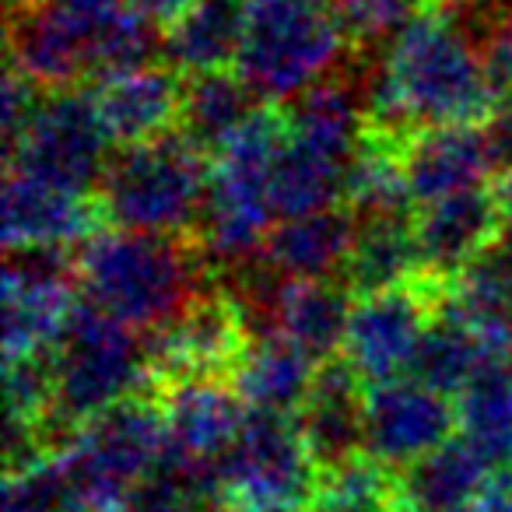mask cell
Here are the masks:
<instances>
[{"label":"cell","instance_id":"6da1fadb","mask_svg":"<svg viewBox=\"0 0 512 512\" xmlns=\"http://www.w3.org/2000/svg\"><path fill=\"white\" fill-rule=\"evenodd\" d=\"M355 71L365 130L400 144L435 127H484L502 106L484 43L435 0L390 39L379 60L358 46Z\"/></svg>","mask_w":512,"mask_h":512},{"label":"cell","instance_id":"7a4b0ae2","mask_svg":"<svg viewBox=\"0 0 512 512\" xmlns=\"http://www.w3.org/2000/svg\"><path fill=\"white\" fill-rule=\"evenodd\" d=\"M78 288L85 302L137 334H158L200 295L218 288L197 235L95 232L78 249Z\"/></svg>","mask_w":512,"mask_h":512},{"label":"cell","instance_id":"3957f363","mask_svg":"<svg viewBox=\"0 0 512 512\" xmlns=\"http://www.w3.org/2000/svg\"><path fill=\"white\" fill-rule=\"evenodd\" d=\"M355 50L334 0H246L235 74L264 106H288L341 74Z\"/></svg>","mask_w":512,"mask_h":512},{"label":"cell","instance_id":"277c9868","mask_svg":"<svg viewBox=\"0 0 512 512\" xmlns=\"http://www.w3.org/2000/svg\"><path fill=\"white\" fill-rule=\"evenodd\" d=\"M285 141L281 109L264 106L211 158L200 246L218 281L264 253L271 235V172Z\"/></svg>","mask_w":512,"mask_h":512},{"label":"cell","instance_id":"5b68a950","mask_svg":"<svg viewBox=\"0 0 512 512\" xmlns=\"http://www.w3.org/2000/svg\"><path fill=\"white\" fill-rule=\"evenodd\" d=\"M211 162L186 134L120 148L99 186L102 218L120 232L197 235L207 207Z\"/></svg>","mask_w":512,"mask_h":512},{"label":"cell","instance_id":"8992f818","mask_svg":"<svg viewBox=\"0 0 512 512\" xmlns=\"http://www.w3.org/2000/svg\"><path fill=\"white\" fill-rule=\"evenodd\" d=\"M53 376L57 404L50 439L53 449H64L78 428L151 390L148 344H141L137 330L116 323L92 302H78L53 351Z\"/></svg>","mask_w":512,"mask_h":512},{"label":"cell","instance_id":"52a82bcc","mask_svg":"<svg viewBox=\"0 0 512 512\" xmlns=\"http://www.w3.org/2000/svg\"><path fill=\"white\" fill-rule=\"evenodd\" d=\"M57 463L85 512H120L165 467V421L155 393L123 400L78 428L57 449Z\"/></svg>","mask_w":512,"mask_h":512},{"label":"cell","instance_id":"ba28073f","mask_svg":"<svg viewBox=\"0 0 512 512\" xmlns=\"http://www.w3.org/2000/svg\"><path fill=\"white\" fill-rule=\"evenodd\" d=\"M109 144L92 92H43L29 130L8 151V169H25L46 183L95 197L113 158Z\"/></svg>","mask_w":512,"mask_h":512},{"label":"cell","instance_id":"9c48e42d","mask_svg":"<svg viewBox=\"0 0 512 512\" xmlns=\"http://www.w3.org/2000/svg\"><path fill=\"white\" fill-rule=\"evenodd\" d=\"M78 256L67 249H11L4 271V355L8 362L53 355L78 299Z\"/></svg>","mask_w":512,"mask_h":512},{"label":"cell","instance_id":"30bf717a","mask_svg":"<svg viewBox=\"0 0 512 512\" xmlns=\"http://www.w3.org/2000/svg\"><path fill=\"white\" fill-rule=\"evenodd\" d=\"M442 288L446 285L421 278L407 288L355 299L341 358L362 376L369 390L397 383L414 372Z\"/></svg>","mask_w":512,"mask_h":512},{"label":"cell","instance_id":"8fae6325","mask_svg":"<svg viewBox=\"0 0 512 512\" xmlns=\"http://www.w3.org/2000/svg\"><path fill=\"white\" fill-rule=\"evenodd\" d=\"M225 502H313L320 470L295 418L249 411L239 439L218 467Z\"/></svg>","mask_w":512,"mask_h":512},{"label":"cell","instance_id":"7c38bea8","mask_svg":"<svg viewBox=\"0 0 512 512\" xmlns=\"http://www.w3.org/2000/svg\"><path fill=\"white\" fill-rule=\"evenodd\" d=\"M144 344H148L151 393H155L179 379H232L253 344V334L232 295L218 281V288L200 295L165 330L148 334Z\"/></svg>","mask_w":512,"mask_h":512},{"label":"cell","instance_id":"4fadbf2b","mask_svg":"<svg viewBox=\"0 0 512 512\" xmlns=\"http://www.w3.org/2000/svg\"><path fill=\"white\" fill-rule=\"evenodd\" d=\"M456 428L460 407L453 404V397L418 379L372 386L365 400V456L393 474L453 442Z\"/></svg>","mask_w":512,"mask_h":512},{"label":"cell","instance_id":"5bb4252c","mask_svg":"<svg viewBox=\"0 0 512 512\" xmlns=\"http://www.w3.org/2000/svg\"><path fill=\"white\" fill-rule=\"evenodd\" d=\"M505 225L509 218L491 186L414 207V235H418L425 278L435 285H453L502 239Z\"/></svg>","mask_w":512,"mask_h":512},{"label":"cell","instance_id":"9a60e30c","mask_svg":"<svg viewBox=\"0 0 512 512\" xmlns=\"http://www.w3.org/2000/svg\"><path fill=\"white\" fill-rule=\"evenodd\" d=\"M99 197L64 190L57 183L8 169L4 179V242L11 249H71L85 246L102 225Z\"/></svg>","mask_w":512,"mask_h":512},{"label":"cell","instance_id":"2e32d148","mask_svg":"<svg viewBox=\"0 0 512 512\" xmlns=\"http://www.w3.org/2000/svg\"><path fill=\"white\" fill-rule=\"evenodd\" d=\"M186 78L169 64H148L95 81V109L116 148L151 144L165 134H176L183 120Z\"/></svg>","mask_w":512,"mask_h":512},{"label":"cell","instance_id":"e0dca14e","mask_svg":"<svg viewBox=\"0 0 512 512\" xmlns=\"http://www.w3.org/2000/svg\"><path fill=\"white\" fill-rule=\"evenodd\" d=\"M365 400L369 386L344 358H330L316 369L295 428L320 474L365 453Z\"/></svg>","mask_w":512,"mask_h":512},{"label":"cell","instance_id":"ac0fdd59","mask_svg":"<svg viewBox=\"0 0 512 512\" xmlns=\"http://www.w3.org/2000/svg\"><path fill=\"white\" fill-rule=\"evenodd\" d=\"M11 64L39 92H64L81 78H92V57L78 25L53 4H11L8 8Z\"/></svg>","mask_w":512,"mask_h":512},{"label":"cell","instance_id":"d6986e66","mask_svg":"<svg viewBox=\"0 0 512 512\" xmlns=\"http://www.w3.org/2000/svg\"><path fill=\"white\" fill-rule=\"evenodd\" d=\"M495 172L484 127H435L404 144V183L414 207L481 190Z\"/></svg>","mask_w":512,"mask_h":512},{"label":"cell","instance_id":"ffe728a7","mask_svg":"<svg viewBox=\"0 0 512 512\" xmlns=\"http://www.w3.org/2000/svg\"><path fill=\"white\" fill-rule=\"evenodd\" d=\"M355 239L358 214L341 204L274 225L260 260L285 281H337L348 267Z\"/></svg>","mask_w":512,"mask_h":512},{"label":"cell","instance_id":"44dd1931","mask_svg":"<svg viewBox=\"0 0 512 512\" xmlns=\"http://www.w3.org/2000/svg\"><path fill=\"white\" fill-rule=\"evenodd\" d=\"M512 351L491 341L477 327H470L463 316L442 302H435V316L428 323L425 344H421L418 365H414V379L432 390L446 393V397H463L474 383H481L491 369L509 365Z\"/></svg>","mask_w":512,"mask_h":512},{"label":"cell","instance_id":"7402d4cb","mask_svg":"<svg viewBox=\"0 0 512 512\" xmlns=\"http://www.w3.org/2000/svg\"><path fill=\"white\" fill-rule=\"evenodd\" d=\"M421 278H425V267H421L418 235H414V211L358 218L355 249L341 274L355 299L407 288Z\"/></svg>","mask_w":512,"mask_h":512},{"label":"cell","instance_id":"603a6c76","mask_svg":"<svg viewBox=\"0 0 512 512\" xmlns=\"http://www.w3.org/2000/svg\"><path fill=\"white\" fill-rule=\"evenodd\" d=\"M491 463L474 442L453 439L432 456L397 474V495L404 512H474Z\"/></svg>","mask_w":512,"mask_h":512},{"label":"cell","instance_id":"cb8c5ba5","mask_svg":"<svg viewBox=\"0 0 512 512\" xmlns=\"http://www.w3.org/2000/svg\"><path fill=\"white\" fill-rule=\"evenodd\" d=\"M246 25V0H193L190 8L162 29V53L183 78L235 67Z\"/></svg>","mask_w":512,"mask_h":512},{"label":"cell","instance_id":"d4e9b609","mask_svg":"<svg viewBox=\"0 0 512 512\" xmlns=\"http://www.w3.org/2000/svg\"><path fill=\"white\" fill-rule=\"evenodd\" d=\"M355 295L344 281H288L274 313V334L309 355L316 365L341 358Z\"/></svg>","mask_w":512,"mask_h":512},{"label":"cell","instance_id":"484cf974","mask_svg":"<svg viewBox=\"0 0 512 512\" xmlns=\"http://www.w3.org/2000/svg\"><path fill=\"white\" fill-rule=\"evenodd\" d=\"M351 158L292 137L285 130V141L274 158L271 172V207L274 218L292 221L316 211L344 204V183H348Z\"/></svg>","mask_w":512,"mask_h":512},{"label":"cell","instance_id":"4316f807","mask_svg":"<svg viewBox=\"0 0 512 512\" xmlns=\"http://www.w3.org/2000/svg\"><path fill=\"white\" fill-rule=\"evenodd\" d=\"M316 369L320 365L302 355L295 344H288L285 337H256L235 369L232 386L239 390L249 411L295 418L313 390Z\"/></svg>","mask_w":512,"mask_h":512},{"label":"cell","instance_id":"83f0119b","mask_svg":"<svg viewBox=\"0 0 512 512\" xmlns=\"http://www.w3.org/2000/svg\"><path fill=\"white\" fill-rule=\"evenodd\" d=\"M260 109H264L260 95L235 71L186 78L179 134L190 137L204 155H218Z\"/></svg>","mask_w":512,"mask_h":512},{"label":"cell","instance_id":"f1b7e54d","mask_svg":"<svg viewBox=\"0 0 512 512\" xmlns=\"http://www.w3.org/2000/svg\"><path fill=\"white\" fill-rule=\"evenodd\" d=\"M442 302L470 327L512 351V228L474 267L442 288Z\"/></svg>","mask_w":512,"mask_h":512},{"label":"cell","instance_id":"f546056e","mask_svg":"<svg viewBox=\"0 0 512 512\" xmlns=\"http://www.w3.org/2000/svg\"><path fill=\"white\" fill-rule=\"evenodd\" d=\"M344 207H351L358 218L411 214L414 204L404 183V144L365 130L362 144L348 165Z\"/></svg>","mask_w":512,"mask_h":512},{"label":"cell","instance_id":"4dcf8cb0","mask_svg":"<svg viewBox=\"0 0 512 512\" xmlns=\"http://www.w3.org/2000/svg\"><path fill=\"white\" fill-rule=\"evenodd\" d=\"M463 439L474 442L488 463H512V362L491 369L460 397Z\"/></svg>","mask_w":512,"mask_h":512},{"label":"cell","instance_id":"1f68e13d","mask_svg":"<svg viewBox=\"0 0 512 512\" xmlns=\"http://www.w3.org/2000/svg\"><path fill=\"white\" fill-rule=\"evenodd\" d=\"M432 0H334L358 46H372L386 36H397L414 15L428 8Z\"/></svg>","mask_w":512,"mask_h":512},{"label":"cell","instance_id":"d6a6232c","mask_svg":"<svg viewBox=\"0 0 512 512\" xmlns=\"http://www.w3.org/2000/svg\"><path fill=\"white\" fill-rule=\"evenodd\" d=\"M39 99H43V92L32 81H25L15 67H8V78H4V148L8 151L29 130Z\"/></svg>","mask_w":512,"mask_h":512},{"label":"cell","instance_id":"836d02e7","mask_svg":"<svg viewBox=\"0 0 512 512\" xmlns=\"http://www.w3.org/2000/svg\"><path fill=\"white\" fill-rule=\"evenodd\" d=\"M207 502H200L190 488L176 481L169 474H158L155 481H148L120 512H204Z\"/></svg>","mask_w":512,"mask_h":512},{"label":"cell","instance_id":"e575fe53","mask_svg":"<svg viewBox=\"0 0 512 512\" xmlns=\"http://www.w3.org/2000/svg\"><path fill=\"white\" fill-rule=\"evenodd\" d=\"M439 8L456 15L481 43L512 22V0H435Z\"/></svg>","mask_w":512,"mask_h":512},{"label":"cell","instance_id":"d590c367","mask_svg":"<svg viewBox=\"0 0 512 512\" xmlns=\"http://www.w3.org/2000/svg\"><path fill=\"white\" fill-rule=\"evenodd\" d=\"M484 64H488L491 85L502 95V102L512 99V22L484 43Z\"/></svg>","mask_w":512,"mask_h":512},{"label":"cell","instance_id":"8d00e7d4","mask_svg":"<svg viewBox=\"0 0 512 512\" xmlns=\"http://www.w3.org/2000/svg\"><path fill=\"white\" fill-rule=\"evenodd\" d=\"M474 512H512V463L491 470Z\"/></svg>","mask_w":512,"mask_h":512},{"label":"cell","instance_id":"74e56055","mask_svg":"<svg viewBox=\"0 0 512 512\" xmlns=\"http://www.w3.org/2000/svg\"><path fill=\"white\" fill-rule=\"evenodd\" d=\"M134 4H137V11H141V15H148L151 22L165 29V25H172L186 8H190L193 0H134Z\"/></svg>","mask_w":512,"mask_h":512},{"label":"cell","instance_id":"f35d334b","mask_svg":"<svg viewBox=\"0 0 512 512\" xmlns=\"http://www.w3.org/2000/svg\"><path fill=\"white\" fill-rule=\"evenodd\" d=\"M221 512H302L295 502H225Z\"/></svg>","mask_w":512,"mask_h":512},{"label":"cell","instance_id":"ab89813d","mask_svg":"<svg viewBox=\"0 0 512 512\" xmlns=\"http://www.w3.org/2000/svg\"><path fill=\"white\" fill-rule=\"evenodd\" d=\"M491 190H495L498 204H502L505 218H509V225H512V172H498V179L491 183Z\"/></svg>","mask_w":512,"mask_h":512},{"label":"cell","instance_id":"60d3db41","mask_svg":"<svg viewBox=\"0 0 512 512\" xmlns=\"http://www.w3.org/2000/svg\"><path fill=\"white\" fill-rule=\"evenodd\" d=\"M309 512H404L400 505H309Z\"/></svg>","mask_w":512,"mask_h":512},{"label":"cell","instance_id":"b9f144b4","mask_svg":"<svg viewBox=\"0 0 512 512\" xmlns=\"http://www.w3.org/2000/svg\"><path fill=\"white\" fill-rule=\"evenodd\" d=\"M11 4H39V0H11Z\"/></svg>","mask_w":512,"mask_h":512}]
</instances>
